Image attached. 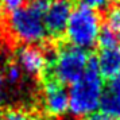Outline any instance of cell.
<instances>
[{"label": "cell", "mask_w": 120, "mask_h": 120, "mask_svg": "<svg viewBox=\"0 0 120 120\" xmlns=\"http://www.w3.org/2000/svg\"><path fill=\"white\" fill-rule=\"evenodd\" d=\"M47 0H31L28 4L10 14L7 19L8 33L15 41L23 45H35L47 38L45 26V10Z\"/></svg>", "instance_id": "cell-1"}, {"label": "cell", "mask_w": 120, "mask_h": 120, "mask_svg": "<svg viewBox=\"0 0 120 120\" xmlns=\"http://www.w3.org/2000/svg\"><path fill=\"white\" fill-rule=\"evenodd\" d=\"M103 77L93 65L82 74L76 82L71 84L69 92V112L74 117H86L96 113L97 108L101 105V98L104 93Z\"/></svg>", "instance_id": "cell-2"}, {"label": "cell", "mask_w": 120, "mask_h": 120, "mask_svg": "<svg viewBox=\"0 0 120 120\" xmlns=\"http://www.w3.org/2000/svg\"><path fill=\"white\" fill-rule=\"evenodd\" d=\"M101 28V19L96 10L78 6L71 11L65 34L71 46L88 50L98 42Z\"/></svg>", "instance_id": "cell-3"}, {"label": "cell", "mask_w": 120, "mask_h": 120, "mask_svg": "<svg viewBox=\"0 0 120 120\" xmlns=\"http://www.w3.org/2000/svg\"><path fill=\"white\" fill-rule=\"evenodd\" d=\"M92 65L86 50L76 46H62L51 64V73L55 81L61 84H73Z\"/></svg>", "instance_id": "cell-4"}, {"label": "cell", "mask_w": 120, "mask_h": 120, "mask_svg": "<svg viewBox=\"0 0 120 120\" xmlns=\"http://www.w3.org/2000/svg\"><path fill=\"white\" fill-rule=\"evenodd\" d=\"M41 104L49 116L61 117L69 111V92L54 78L46 80L41 90Z\"/></svg>", "instance_id": "cell-5"}, {"label": "cell", "mask_w": 120, "mask_h": 120, "mask_svg": "<svg viewBox=\"0 0 120 120\" xmlns=\"http://www.w3.org/2000/svg\"><path fill=\"white\" fill-rule=\"evenodd\" d=\"M71 11V0H47V6L45 10V26L47 34L58 37L65 33Z\"/></svg>", "instance_id": "cell-6"}, {"label": "cell", "mask_w": 120, "mask_h": 120, "mask_svg": "<svg viewBox=\"0 0 120 120\" xmlns=\"http://www.w3.org/2000/svg\"><path fill=\"white\" fill-rule=\"evenodd\" d=\"M16 64L23 73L31 77H37L42 74L46 69L47 57L38 46L23 45L16 51Z\"/></svg>", "instance_id": "cell-7"}, {"label": "cell", "mask_w": 120, "mask_h": 120, "mask_svg": "<svg viewBox=\"0 0 120 120\" xmlns=\"http://www.w3.org/2000/svg\"><path fill=\"white\" fill-rule=\"evenodd\" d=\"M94 68L101 77L115 78L120 76V46L100 49Z\"/></svg>", "instance_id": "cell-8"}, {"label": "cell", "mask_w": 120, "mask_h": 120, "mask_svg": "<svg viewBox=\"0 0 120 120\" xmlns=\"http://www.w3.org/2000/svg\"><path fill=\"white\" fill-rule=\"evenodd\" d=\"M100 107L103 113L120 119V76L111 78V81L105 85Z\"/></svg>", "instance_id": "cell-9"}, {"label": "cell", "mask_w": 120, "mask_h": 120, "mask_svg": "<svg viewBox=\"0 0 120 120\" xmlns=\"http://www.w3.org/2000/svg\"><path fill=\"white\" fill-rule=\"evenodd\" d=\"M105 28H108L120 41V1L113 3L108 7L105 14Z\"/></svg>", "instance_id": "cell-10"}, {"label": "cell", "mask_w": 120, "mask_h": 120, "mask_svg": "<svg viewBox=\"0 0 120 120\" xmlns=\"http://www.w3.org/2000/svg\"><path fill=\"white\" fill-rule=\"evenodd\" d=\"M4 81L10 85H18L23 78V71L18 66V64H10L6 66V70L3 73Z\"/></svg>", "instance_id": "cell-11"}, {"label": "cell", "mask_w": 120, "mask_h": 120, "mask_svg": "<svg viewBox=\"0 0 120 120\" xmlns=\"http://www.w3.org/2000/svg\"><path fill=\"white\" fill-rule=\"evenodd\" d=\"M98 43H100L101 49H104V47H113V46H119V39L116 38V35L111 33L108 28L103 27L101 33H100V37H98Z\"/></svg>", "instance_id": "cell-12"}, {"label": "cell", "mask_w": 120, "mask_h": 120, "mask_svg": "<svg viewBox=\"0 0 120 120\" xmlns=\"http://www.w3.org/2000/svg\"><path fill=\"white\" fill-rule=\"evenodd\" d=\"M0 120H30V117H28V115L26 111L15 108V109L7 111Z\"/></svg>", "instance_id": "cell-13"}, {"label": "cell", "mask_w": 120, "mask_h": 120, "mask_svg": "<svg viewBox=\"0 0 120 120\" xmlns=\"http://www.w3.org/2000/svg\"><path fill=\"white\" fill-rule=\"evenodd\" d=\"M81 3V6H85L88 8H92V10H104V8H108L112 3V0H78Z\"/></svg>", "instance_id": "cell-14"}, {"label": "cell", "mask_w": 120, "mask_h": 120, "mask_svg": "<svg viewBox=\"0 0 120 120\" xmlns=\"http://www.w3.org/2000/svg\"><path fill=\"white\" fill-rule=\"evenodd\" d=\"M26 4V0H0V8L8 11L10 14L22 8Z\"/></svg>", "instance_id": "cell-15"}, {"label": "cell", "mask_w": 120, "mask_h": 120, "mask_svg": "<svg viewBox=\"0 0 120 120\" xmlns=\"http://www.w3.org/2000/svg\"><path fill=\"white\" fill-rule=\"evenodd\" d=\"M81 120H117L115 119V117H111V116H108V115L103 113V112H100V113H92L89 115V116H86V117H84V119Z\"/></svg>", "instance_id": "cell-16"}, {"label": "cell", "mask_w": 120, "mask_h": 120, "mask_svg": "<svg viewBox=\"0 0 120 120\" xmlns=\"http://www.w3.org/2000/svg\"><path fill=\"white\" fill-rule=\"evenodd\" d=\"M4 86H6V81H4L3 73H1V70H0V104L3 103L4 96H6V93H4Z\"/></svg>", "instance_id": "cell-17"}, {"label": "cell", "mask_w": 120, "mask_h": 120, "mask_svg": "<svg viewBox=\"0 0 120 120\" xmlns=\"http://www.w3.org/2000/svg\"><path fill=\"white\" fill-rule=\"evenodd\" d=\"M34 120H51L50 117H46V116H39V117H35Z\"/></svg>", "instance_id": "cell-18"}]
</instances>
